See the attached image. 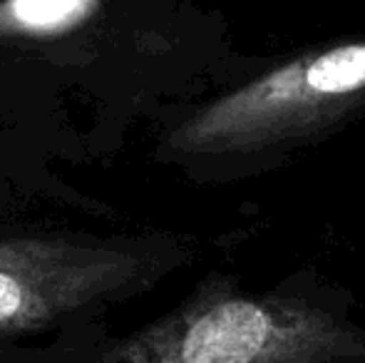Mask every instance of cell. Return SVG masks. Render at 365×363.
I'll return each instance as SVG.
<instances>
[{"label":"cell","instance_id":"1","mask_svg":"<svg viewBox=\"0 0 365 363\" xmlns=\"http://www.w3.org/2000/svg\"><path fill=\"white\" fill-rule=\"evenodd\" d=\"M365 102V43L296 58L207 105L169 135L179 155L259 150L331 125Z\"/></svg>","mask_w":365,"mask_h":363},{"label":"cell","instance_id":"2","mask_svg":"<svg viewBox=\"0 0 365 363\" xmlns=\"http://www.w3.org/2000/svg\"><path fill=\"white\" fill-rule=\"evenodd\" d=\"M164 272V257L137 242L68 234L0 239V339L38 334L127 299Z\"/></svg>","mask_w":365,"mask_h":363},{"label":"cell","instance_id":"3","mask_svg":"<svg viewBox=\"0 0 365 363\" xmlns=\"http://www.w3.org/2000/svg\"><path fill=\"white\" fill-rule=\"evenodd\" d=\"M308 319L209 291L145 329L110 341L87 363H266L303 341Z\"/></svg>","mask_w":365,"mask_h":363},{"label":"cell","instance_id":"4","mask_svg":"<svg viewBox=\"0 0 365 363\" xmlns=\"http://www.w3.org/2000/svg\"><path fill=\"white\" fill-rule=\"evenodd\" d=\"M82 0H15V15L30 28H53L80 13Z\"/></svg>","mask_w":365,"mask_h":363}]
</instances>
